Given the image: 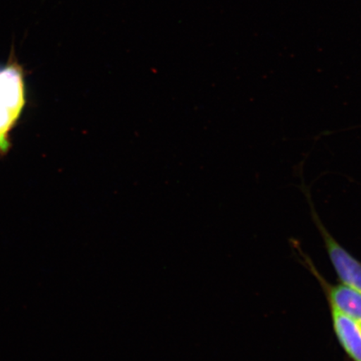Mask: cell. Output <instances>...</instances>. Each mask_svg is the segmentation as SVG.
Masks as SVG:
<instances>
[{
  "label": "cell",
  "mask_w": 361,
  "mask_h": 361,
  "mask_svg": "<svg viewBox=\"0 0 361 361\" xmlns=\"http://www.w3.org/2000/svg\"><path fill=\"white\" fill-rule=\"evenodd\" d=\"M301 185L299 188L305 194L307 201H308L311 216L316 227L319 229L323 240L324 246H326L329 260H331L334 269L341 283L354 290L361 292V263L356 259L353 255L350 254L345 248L340 245L328 231L326 226L323 224L322 220L314 209L312 197L309 187L305 183L303 173H300Z\"/></svg>",
  "instance_id": "obj_1"
},
{
  "label": "cell",
  "mask_w": 361,
  "mask_h": 361,
  "mask_svg": "<svg viewBox=\"0 0 361 361\" xmlns=\"http://www.w3.org/2000/svg\"><path fill=\"white\" fill-rule=\"evenodd\" d=\"M25 103L24 78L20 66L11 61L0 67V150L6 151L7 133Z\"/></svg>",
  "instance_id": "obj_2"
},
{
  "label": "cell",
  "mask_w": 361,
  "mask_h": 361,
  "mask_svg": "<svg viewBox=\"0 0 361 361\" xmlns=\"http://www.w3.org/2000/svg\"><path fill=\"white\" fill-rule=\"evenodd\" d=\"M310 268H312L314 274L326 290L329 307L354 320L361 326V292L342 283L333 286L326 282L313 265Z\"/></svg>",
  "instance_id": "obj_3"
},
{
  "label": "cell",
  "mask_w": 361,
  "mask_h": 361,
  "mask_svg": "<svg viewBox=\"0 0 361 361\" xmlns=\"http://www.w3.org/2000/svg\"><path fill=\"white\" fill-rule=\"evenodd\" d=\"M334 332L338 344L352 361H361V326L331 308Z\"/></svg>",
  "instance_id": "obj_4"
}]
</instances>
